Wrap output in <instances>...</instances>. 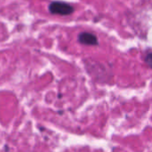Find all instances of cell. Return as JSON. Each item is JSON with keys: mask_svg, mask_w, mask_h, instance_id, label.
Returning <instances> with one entry per match:
<instances>
[{"mask_svg": "<svg viewBox=\"0 0 152 152\" xmlns=\"http://www.w3.org/2000/svg\"><path fill=\"white\" fill-rule=\"evenodd\" d=\"M74 8L64 2H53L49 4V12L52 14L59 15H69L73 12Z\"/></svg>", "mask_w": 152, "mask_h": 152, "instance_id": "cell-1", "label": "cell"}, {"mask_svg": "<svg viewBox=\"0 0 152 152\" xmlns=\"http://www.w3.org/2000/svg\"><path fill=\"white\" fill-rule=\"evenodd\" d=\"M146 61H148L149 65H151V53H148L147 58H146Z\"/></svg>", "mask_w": 152, "mask_h": 152, "instance_id": "cell-3", "label": "cell"}, {"mask_svg": "<svg viewBox=\"0 0 152 152\" xmlns=\"http://www.w3.org/2000/svg\"><path fill=\"white\" fill-rule=\"evenodd\" d=\"M78 41L86 45H98V38L95 35L88 32H83L78 35Z\"/></svg>", "mask_w": 152, "mask_h": 152, "instance_id": "cell-2", "label": "cell"}]
</instances>
